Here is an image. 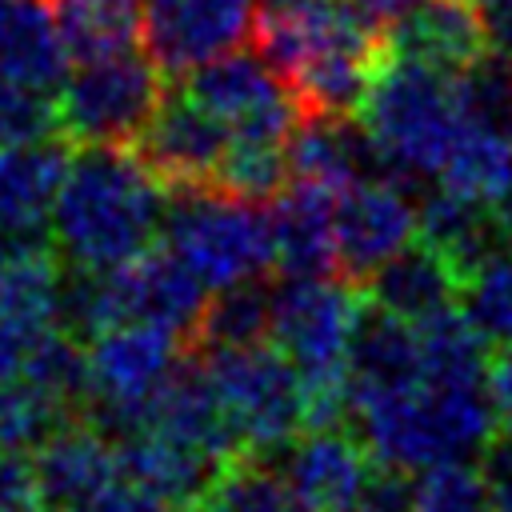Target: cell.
Returning <instances> with one entry per match:
<instances>
[{
  "mask_svg": "<svg viewBox=\"0 0 512 512\" xmlns=\"http://www.w3.org/2000/svg\"><path fill=\"white\" fill-rule=\"evenodd\" d=\"M376 472L372 452L348 424L312 428L284 456V484L292 488L300 512H356L368 480Z\"/></svg>",
  "mask_w": 512,
  "mask_h": 512,
  "instance_id": "5bb4252c",
  "label": "cell"
},
{
  "mask_svg": "<svg viewBox=\"0 0 512 512\" xmlns=\"http://www.w3.org/2000/svg\"><path fill=\"white\" fill-rule=\"evenodd\" d=\"M28 460H32V472H36L40 492L52 512L72 508V504L88 500L92 492H100L104 484L124 476L116 436H108L104 428H96L84 416L56 428Z\"/></svg>",
  "mask_w": 512,
  "mask_h": 512,
  "instance_id": "2e32d148",
  "label": "cell"
},
{
  "mask_svg": "<svg viewBox=\"0 0 512 512\" xmlns=\"http://www.w3.org/2000/svg\"><path fill=\"white\" fill-rule=\"evenodd\" d=\"M384 40L396 56L448 76H464L492 52L472 0H420L384 32Z\"/></svg>",
  "mask_w": 512,
  "mask_h": 512,
  "instance_id": "9a60e30c",
  "label": "cell"
},
{
  "mask_svg": "<svg viewBox=\"0 0 512 512\" xmlns=\"http://www.w3.org/2000/svg\"><path fill=\"white\" fill-rule=\"evenodd\" d=\"M356 512H412V480H404V472L376 464Z\"/></svg>",
  "mask_w": 512,
  "mask_h": 512,
  "instance_id": "d590c367",
  "label": "cell"
},
{
  "mask_svg": "<svg viewBox=\"0 0 512 512\" xmlns=\"http://www.w3.org/2000/svg\"><path fill=\"white\" fill-rule=\"evenodd\" d=\"M188 512H300L292 488L260 456L228 460Z\"/></svg>",
  "mask_w": 512,
  "mask_h": 512,
  "instance_id": "4316f807",
  "label": "cell"
},
{
  "mask_svg": "<svg viewBox=\"0 0 512 512\" xmlns=\"http://www.w3.org/2000/svg\"><path fill=\"white\" fill-rule=\"evenodd\" d=\"M352 4H356V8L376 24V28H384V32H388V28H392V24H396L412 4H420V0H352Z\"/></svg>",
  "mask_w": 512,
  "mask_h": 512,
  "instance_id": "ab89813d",
  "label": "cell"
},
{
  "mask_svg": "<svg viewBox=\"0 0 512 512\" xmlns=\"http://www.w3.org/2000/svg\"><path fill=\"white\" fill-rule=\"evenodd\" d=\"M68 48L48 0H8L0 20V76L56 92L68 76Z\"/></svg>",
  "mask_w": 512,
  "mask_h": 512,
  "instance_id": "7402d4cb",
  "label": "cell"
},
{
  "mask_svg": "<svg viewBox=\"0 0 512 512\" xmlns=\"http://www.w3.org/2000/svg\"><path fill=\"white\" fill-rule=\"evenodd\" d=\"M488 392L496 416L504 420V428H512V348H496V360L488 364Z\"/></svg>",
  "mask_w": 512,
  "mask_h": 512,
  "instance_id": "f35d334b",
  "label": "cell"
},
{
  "mask_svg": "<svg viewBox=\"0 0 512 512\" xmlns=\"http://www.w3.org/2000/svg\"><path fill=\"white\" fill-rule=\"evenodd\" d=\"M0 512H52L28 456L0 452Z\"/></svg>",
  "mask_w": 512,
  "mask_h": 512,
  "instance_id": "d6a6232c",
  "label": "cell"
},
{
  "mask_svg": "<svg viewBox=\"0 0 512 512\" xmlns=\"http://www.w3.org/2000/svg\"><path fill=\"white\" fill-rule=\"evenodd\" d=\"M492 216H496V228H500V236H504V244L512 248V184L492 200Z\"/></svg>",
  "mask_w": 512,
  "mask_h": 512,
  "instance_id": "60d3db41",
  "label": "cell"
},
{
  "mask_svg": "<svg viewBox=\"0 0 512 512\" xmlns=\"http://www.w3.org/2000/svg\"><path fill=\"white\" fill-rule=\"evenodd\" d=\"M164 72L144 48H124L100 60H80L56 88L60 136L72 144L136 148L156 108L164 104Z\"/></svg>",
  "mask_w": 512,
  "mask_h": 512,
  "instance_id": "52a82bcc",
  "label": "cell"
},
{
  "mask_svg": "<svg viewBox=\"0 0 512 512\" xmlns=\"http://www.w3.org/2000/svg\"><path fill=\"white\" fill-rule=\"evenodd\" d=\"M200 356L228 412V424L240 440V456L264 460V452H276L296 432H304L300 376L272 340H256L240 348H208Z\"/></svg>",
  "mask_w": 512,
  "mask_h": 512,
  "instance_id": "9c48e42d",
  "label": "cell"
},
{
  "mask_svg": "<svg viewBox=\"0 0 512 512\" xmlns=\"http://www.w3.org/2000/svg\"><path fill=\"white\" fill-rule=\"evenodd\" d=\"M68 160L64 136L0 148V236L40 240V232L52 228Z\"/></svg>",
  "mask_w": 512,
  "mask_h": 512,
  "instance_id": "e0dca14e",
  "label": "cell"
},
{
  "mask_svg": "<svg viewBox=\"0 0 512 512\" xmlns=\"http://www.w3.org/2000/svg\"><path fill=\"white\" fill-rule=\"evenodd\" d=\"M192 104L216 116L232 136L260 140H292L304 120L296 88L252 48V52H220L208 64L192 68L180 88Z\"/></svg>",
  "mask_w": 512,
  "mask_h": 512,
  "instance_id": "30bf717a",
  "label": "cell"
},
{
  "mask_svg": "<svg viewBox=\"0 0 512 512\" xmlns=\"http://www.w3.org/2000/svg\"><path fill=\"white\" fill-rule=\"evenodd\" d=\"M252 0H144L140 44L164 76H188L252 40Z\"/></svg>",
  "mask_w": 512,
  "mask_h": 512,
  "instance_id": "8fae6325",
  "label": "cell"
},
{
  "mask_svg": "<svg viewBox=\"0 0 512 512\" xmlns=\"http://www.w3.org/2000/svg\"><path fill=\"white\" fill-rule=\"evenodd\" d=\"M228 140L232 132L216 116H208L184 92H172L136 140V152L164 184V192H212Z\"/></svg>",
  "mask_w": 512,
  "mask_h": 512,
  "instance_id": "4fadbf2b",
  "label": "cell"
},
{
  "mask_svg": "<svg viewBox=\"0 0 512 512\" xmlns=\"http://www.w3.org/2000/svg\"><path fill=\"white\" fill-rule=\"evenodd\" d=\"M360 288L344 276H284L272 288L268 340L292 360L304 392V432L348 424V352L360 316Z\"/></svg>",
  "mask_w": 512,
  "mask_h": 512,
  "instance_id": "277c9868",
  "label": "cell"
},
{
  "mask_svg": "<svg viewBox=\"0 0 512 512\" xmlns=\"http://www.w3.org/2000/svg\"><path fill=\"white\" fill-rule=\"evenodd\" d=\"M164 248L180 256L212 292L260 280L276 268L272 208L220 192H176L164 216Z\"/></svg>",
  "mask_w": 512,
  "mask_h": 512,
  "instance_id": "8992f818",
  "label": "cell"
},
{
  "mask_svg": "<svg viewBox=\"0 0 512 512\" xmlns=\"http://www.w3.org/2000/svg\"><path fill=\"white\" fill-rule=\"evenodd\" d=\"M36 340L28 332H20L4 312H0V384H8L12 376H20L24 360H28V348Z\"/></svg>",
  "mask_w": 512,
  "mask_h": 512,
  "instance_id": "74e56055",
  "label": "cell"
},
{
  "mask_svg": "<svg viewBox=\"0 0 512 512\" xmlns=\"http://www.w3.org/2000/svg\"><path fill=\"white\" fill-rule=\"evenodd\" d=\"M64 512H176V508L120 476V480L104 484L100 492H92L88 500H80V504H72Z\"/></svg>",
  "mask_w": 512,
  "mask_h": 512,
  "instance_id": "836d02e7",
  "label": "cell"
},
{
  "mask_svg": "<svg viewBox=\"0 0 512 512\" xmlns=\"http://www.w3.org/2000/svg\"><path fill=\"white\" fill-rule=\"evenodd\" d=\"M116 448H120L124 480H132L136 488L172 504L176 512H188L204 496V488L216 480V472L224 468L208 452H200L160 428H136L128 436H116Z\"/></svg>",
  "mask_w": 512,
  "mask_h": 512,
  "instance_id": "d6986e66",
  "label": "cell"
},
{
  "mask_svg": "<svg viewBox=\"0 0 512 512\" xmlns=\"http://www.w3.org/2000/svg\"><path fill=\"white\" fill-rule=\"evenodd\" d=\"M480 472L488 484V508L492 512H512V428L492 436L480 456Z\"/></svg>",
  "mask_w": 512,
  "mask_h": 512,
  "instance_id": "e575fe53",
  "label": "cell"
},
{
  "mask_svg": "<svg viewBox=\"0 0 512 512\" xmlns=\"http://www.w3.org/2000/svg\"><path fill=\"white\" fill-rule=\"evenodd\" d=\"M484 28H488V44L496 56L512 60V0H472Z\"/></svg>",
  "mask_w": 512,
  "mask_h": 512,
  "instance_id": "8d00e7d4",
  "label": "cell"
},
{
  "mask_svg": "<svg viewBox=\"0 0 512 512\" xmlns=\"http://www.w3.org/2000/svg\"><path fill=\"white\" fill-rule=\"evenodd\" d=\"M436 176L444 188L492 204L512 184V128L468 120Z\"/></svg>",
  "mask_w": 512,
  "mask_h": 512,
  "instance_id": "d4e9b609",
  "label": "cell"
},
{
  "mask_svg": "<svg viewBox=\"0 0 512 512\" xmlns=\"http://www.w3.org/2000/svg\"><path fill=\"white\" fill-rule=\"evenodd\" d=\"M416 240L436 248L460 272V280L480 260H488L500 248H508L500 228H496L492 204L468 200V196H460V192H452L444 184L416 204Z\"/></svg>",
  "mask_w": 512,
  "mask_h": 512,
  "instance_id": "44dd1931",
  "label": "cell"
},
{
  "mask_svg": "<svg viewBox=\"0 0 512 512\" xmlns=\"http://www.w3.org/2000/svg\"><path fill=\"white\" fill-rule=\"evenodd\" d=\"M292 180L288 168V140H260V136H232L224 148V160L216 168L212 192L236 196V200H272Z\"/></svg>",
  "mask_w": 512,
  "mask_h": 512,
  "instance_id": "83f0119b",
  "label": "cell"
},
{
  "mask_svg": "<svg viewBox=\"0 0 512 512\" xmlns=\"http://www.w3.org/2000/svg\"><path fill=\"white\" fill-rule=\"evenodd\" d=\"M68 420H76V412L28 376H12L8 384H0V452L32 456Z\"/></svg>",
  "mask_w": 512,
  "mask_h": 512,
  "instance_id": "f1b7e54d",
  "label": "cell"
},
{
  "mask_svg": "<svg viewBox=\"0 0 512 512\" xmlns=\"http://www.w3.org/2000/svg\"><path fill=\"white\" fill-rule=\"evenodd\" d=\"M164 216V184L136 148L80 144L52 208V244L72 272H108L148 252Z\"/></svg>",
  "mask_w": 512,
  "mask_h": 512,
  "instance_id": "6da1fadb",
  "label": "cell"
},
{
  "mask_svg": "<svg viewBox=\"0 0 512 512\" xmlns=\"http://www.w3.org/2000/svg\"><path fill=\"white\" fill-rule=\"evenodd\" d=\"M412 512H492L480 464L456 456L420 468L412 480Z\"/></svg>",
  "mask_w": 512,
  "mask_h": 512,
  "instance_id": "4dcf8cb0",
  "label": "cell"
},
{
  "mask_svg": "<svg viewBox=\"0 0 512 512\" xmlns=\"http://www.w3.org/2000/svg\"><path fill=\"white\" fill-rule=\"evenodd\" d=\"M72 64L140 44L144 0H48Z\"/></svg>",
  "mask_w": 512,
  "mask_h": 512,
  "instance_id": "cb8c5ba5",
  "label": "cell"
},
{
  "mask_svg": "<svg viewBox=\"0 0 512 512\" xmlns=\"http://www.w3.org/2000/svg\"><path fill=\"white\" fill-rule=\"evenodd\" d=\"M356 288L364 292L368 304H376L408 324H420V320L460 304V272L424 240H412L400 252H392Z\"/></svg>",
  "mask_w": 512,
  "mask_h": 512,
  "instance_id": "ac0fdd59",
  "label": "cell"
},
{
  "mask_svg": "<svg viewBox=\"0 0 512 512\" xmlns=\"http://www.w3.org/2000/svg\"><path fill=\"white\" fill-rule=\"evenodd\" d=\"M60 292H64L60 252L40 240H16L0 272V312L20 332L40 340L60 324Z\"/></svg>",
  "mask_w": 512,
  "mask_h": 512,
  "instance_id": "603a6c76",
  "label": "cell"
},
{
  "mask_svg": "<svg viewBox=\"0 0 512 512\" xmlns=\"http://www.w3.org/2000/svg\"><path fill=\"white\" fill-rule=\"evenodd\" d=\"M460 312L488 348H512V248L492 252L460 280Z\"/></svg>",
  "mask_w": 512,
  "mask_h": 512,
  "instance_id": "f546056e",
  "label": "cell"
},
{
  "mask_svg": "<svg viewBox=\"0 0 512 512\" xmlns=\"http://www.w3.org/2000/svg\"><path fill=\"white\" fill-rule=\"evenodd\" d=\"M336 200L340 192L288 180L272 204L276 268L284 276H332L336 272Z\"/></svg>",
  "mask_w": 512,
  "mask_h": 512,
  "instance_id": "ffe728a7",
  "label": "cell"
},
{
  "mask_svg": "<svg viewBox=\"0 0 512 512\" xmlns=\"http://www.w3.org/2000/svg\"><path fill=\"white\" fill-rule=\"evenodd\" d=\"M356 120L388 176H436L468 124L460 84L448 72L384 48L356 104Z\"/></svg>",
  "mask_w": 512,
  "mask_h": 512,
  "instance_id": "3957f363",
  "label": "cell"
},
{
  "mask_svg": "<svg viewBox=\"0 0 512 512\" xmlns=\"http://www.w3.org/2000/svg\"><path fill=\"white\" fill-rule=\"evenodd\" d=\"M416 240V204L396 176H360L336 200V272L360 284L376 264Z\"/></svg>",
  "mask_w": 512,
  "mask_h": 512,
  "instance_id": "7c38bea8",
  "label": "cell"
},
{
  "mask_svg": "<svg viewBox=\"0 0 512 512\" xmlns=\"http://www.w3.org/2000/svg\"><path fill=\"white\" fill-rule=\"evenodd\" d=\"M352 416L372 460L396 472L468 456L492 440L500 420L488 384H444L424 376L408 388L352 404Z\"/></svg>",
  "mask_w": 512,
  "mask_h": 512,
  "instance_id": "5b68a950",
  "label": "cell"
},
{
  "mask_svg": "<svg viewBox=\"0 0 512 512\" xmlns=\"http://www.w3.org/2000/svg\"><path fill=\"white\" fill-rule=\"evenodd\" d=\"M4 260H8V248H4V236H0V272H4Z\"/></svg>",
  "mask_w": 512,
  "mask_h": 512,
  "instance_id": "b9f144b4",
  "label": "cell"
},
{
  "mask_svg": "<svg viewBox=\"0 0 512 512\" xmlns=\"http://www.w3.org/2000/svg\"><path fill=\"white\" fill-rule=\"evenodd\" d=\"M252 48L296 88L304 116H356L388 40L352 0H268Z\"/></svg>",
  "mask_w": 512,
  "mask_h": 512,
  "instance_id": "7a4b0ae2",
  "label": "cell"
},
{
  "mask_svg": "<svg viewBox=\"0 0 512 512\" xmlns=\"http://www.w3.org/2000/svg\"><path fill=\"white\" fill-rule=\"evenodd\" d=\"M4 8H8V0H0V20H4Z\"/></svg>",
  "mask_w": 512,
  "mask_h": 512,
  "instance_id": "7bdbcfd3",
  "label": "cell"
},
{
  "mask_svg": "<svg viewBox=\"0 0 512 512\" xmlns=\"http://www.w3.org/2000/svg\"><path fill=\"white\" fill-rule=\"evenodd\" d=\"M180 332L160 324H116L88 336V400L84 420L108 436H128L148 420L164 380L184 360Z\"/></svg>",
  "mask_w": 512,
  "mask_h": 512,
  "instance_id": "ba28073f",
  "label": "cell"
},
{
  "mask_svg": "<svg viewBox=\"0 0 512 512\" xmlns=\"http://www.w3.org/2000/svg\"><path fill=\"white\" fill-rule=\"evenodd\" d=\"M272 332V292L260 280H244L232 288H216L204 304V316L188 340V348H240L268 340Z\"/></svg>",
  "mask_w": 512,
  "mask_h": 512,
  "instance_id": "484cf974",
  "label": "cell"
},
{
  "mask_svg": "<svg viewBox=\"0 0 512 512\" xmlns=\"http://www.w3.org/2000/svg\"><path fill=\"white\" fill-rule=\"evenodd\" d=\"M52 136H60L56 92L0 76V148L36 144V140H52Z\"/></svg>",
  "mask_w": 512,
  "mask_h": 512,
  "instance_id": "1f68e13d",
  "label": "cell"
}]
</instances>
